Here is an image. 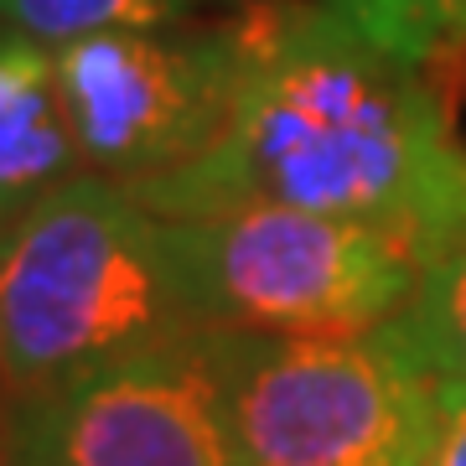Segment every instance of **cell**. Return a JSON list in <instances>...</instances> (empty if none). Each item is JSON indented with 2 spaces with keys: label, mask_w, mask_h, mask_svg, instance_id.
<instances>
[{
  "label": "cell",
  "mask_w": 466,
  "mask_h": 466,
  "mask_svg": "<svg viewBox=\"0 0 466 466\" xmlns=\"http://www.w3.org/2000/svg\"><path fill=\"white\" fill-rule=\"evenodd\" d=\"M233 109L192 167L130 187L156 218L300 208L400 238L431 265L466 238V150L420 63L321 0H259L228 21Z\"/></svg>",
  "instance_id": "cell-1"
},
{
  "label": "cell",
  "mask_w": 466,
  "mask_h": 466,
  "mask_svg": "<svg viewBox=\"0 0 466 466\" xmlns=\"http://www.w3.org/2000/svg\"><path fill=\"white\" fill-rule=\"evenodd\" d=\"M192 332L167 223L130 187L78 171L0 223V394L16 404Z\"/></svg>",
  "instance_id": "cell-2"
},
{
  "label": "cell",
  "mask_w": 466,
  "mask_h": 466,
  "mask_svg": "<svg viewBox=\"0 0 466 466\" xmlns=\"http://www.w3.org/2000/svg\"><path fill=\"white\" fill-rule=\"evenodd\" d=\"M244 466H425L441 383L400 317L373 332H198Z\"/></svg>",
  "instance_id": "cell-3"
},
{
  "label": "cell",
  "mask_w": 466,
  "mask_h": 466,
  "mask_svg": "<svg viewBox=\"0 0 466 466\" xmlns=\"http://www.w3.org/2000/svg\"><path fill=\"white\" fill-rule=\"evenodd\" d=\"M161 223L192 317L218 332H373L415 300L425 269L379 228L269 202Z\"/></svg>",
  "instance_id": "cell-4"
},
{
  "label": "cell",
  "mask_w": 466,
  "mask_h": 466,
  "mask_svg": "<svg viewBox=\"0 0 466 466\" xmlns=\"http://www.w3.org/2000/svg\"><path fill=\"white\" fill-rule=\"evenodd\" d=\"M233 36L167 26H109L57 47L84 171L119 187L192 167L218 146L233 109Z\"/></svg>",
  "instance_id": "cell-5"
},
{
  "label": "cell",
  "mask_w": 466,
  "mask_h": 466,
  "mask_svg": "<svg viewBox=\"0 0 466 466\" xmlns=\"http://www.w3.org/2000/svg\"><path fill=\"white\" fill-rule=\"evenodd\" d=\"M16 466H244L198 332L63 383L11 420Z\"/></svg>",
  "instance_id": "cell-6"
},
{
  "label": "cell",
  "mask_w": 466,
  "mask_h": 466,
  "mask_svg": "<svg viewBox=\"0 0 466 466\" xmlns=\"http://www.w3.org/2000/svg\"><path fill=\"white\" fill-rule=\"evenodd\" d=\"M84 171L67 119L57 47L0 26V223Z\"/></svg>",
  "instance_id": "cell-7"
},
{
  "label": "cell",
  "mask_w": 466,
  "mask_h": 466,
  "mask_svg": "<svg viewBox=\"0 0 466 466\" xmlns=\"http://www.w3.org/2000/svg\"><path fill=\"white\" fill-rule=\"evenodd\" d=\"M400 327L420 348L435 383L466 394V238L420 269L415 300L400 311Z\"/></svg>",
  "instance_id": "cell-8"
},
{
  "label": "cell",
  "mask_w": 466,
  "mask_h": 466,
  "mask_svg": "<svg viewBox=\"0 0 466 466\" xmlns=\"http://www.w3.org/2000/svg\"><path fill=\"white\" fill-rule=\"evenodd\" d=\"M321 5L410 63H425L441 47L466 42V0H321Z\"/></svg>",
  "instance_id": "cell-9"
},
{
  "label": "cell",
  "mask_w": 466,
  "mask_h": 466,
  "mask_svg": "<svg viewBox=\"0 0 466 466\" xmlns=\"http://www.w3.org/2000/svg\"><path fill=\"white\" fill-rule=\"evenodd\" d=\"M187 5L192 0H0V26L63 47L109 26H171L187 16Z\"/></svg>",
  "instance_id": "cell-10"
},
{
  "label": "cell",
  "mask_w": 466,
  "mask_h": 466,
  "mask_svg": "<svg viewBox=\"0 0 466 466\" xmlns=\"http://www.w3.org/2000/svg\"><path fill=\"white\" fill-rule=\"evenodd\" d=\"M425 466H466V394L461 389H441V420H435V441Z\"/></svg>",
  "instance_id": "cell-11"
},
{
  "label": "cell",
  "mask_w": 466,
  "mask_h": 466,
  "mask_svg": "<svg viewBox=\"0 0 466 466\" xmlns=\"http://www.w3.org/2000/svg\"><path fill=\"white\" fill-rule=\"evenodd\" d=\"M0 466H16L11 461V431H0Z\"/></svg>",
  "instance_id": "cell-12"
}]
</instances>
